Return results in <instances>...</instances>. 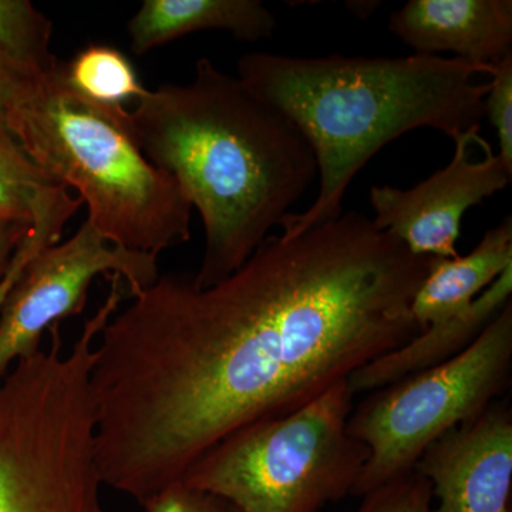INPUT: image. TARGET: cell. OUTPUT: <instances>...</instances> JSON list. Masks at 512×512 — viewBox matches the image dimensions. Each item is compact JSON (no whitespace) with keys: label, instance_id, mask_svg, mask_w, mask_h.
<instances>
[{"label":"cell","instance_id":"1","mask_svg":"<svg viewBox=\"0 0 512 512\" xmlns=\"http://www.w3.org/2000/svg\"><path fill=\"white\" fill-rule=\"evenodd\" d=\"M356 211L269 235L224 281L160 275L111 316L90 390L101 481L141 507L232 431L286 416L419 335L429 271Z\"/></svg>","mask_w":512,"mask_h":512},{"label":"cell","instance_id":"2","mask_svg":"<svg viewBox=\"0 0 512 512\" xmlns=\"http://www.w3.org/2000/svg\"><path fill=\"white\" fill-rule=\"evenodd\" d=\"M128 123L148 160L200 212L198 288L238 271L318 175L296 124L207 57L195 63L190 83L147 90Z\"/></svg>","mask_w":512,"mask_h":512},{"label":"cell","instance_id":"3","mask_svg":"<svg viewBox=\"0 0 512 512\" xmlns=\"http://www.w3.org/2000/svg\"><path fill=\"white\" fill-rule=\"evenodd\" d=\"M494 66L439 55L293 57L256 52L238 62L249 92L281 110L308 140L318 164L319 192L308 210L282 220L293 238L338 220L356 174L397 137L433 128L447 137L480 128Z\"/></svg>","mask_w":512,"mask_h":512},{"label":"cell","instance_id":"4","mask_svg":"<svg viewBox=\"0 0 512 512\" xmlns=\"http://www.w3.org/2000/svg\"><path fill=\"white\" fill-rule=\"evenodd\" d=\"M3 116L47 175L79 192L87 221L111 245L158 256L190 241L191 204L141 151L128 111L84 99L63 66L40 76Z\"/></svg>","mask_w":512,"mask_h":512},{"label":"cell","instance_id":"5","mask_svg":"<svg viewBox=\"0 0 512 512\" xmlns=\"http://www.w3.org/2000/svg\"><path fill=\"white\" fill-rule=\"evenodd\" d=\"M348 380L286 416L232 431L194 461L181 483L241 512H319L352 494L369 450L350 436Z\"/></svg>","mask_w":512,"mask_h":512},{"label":"cell","instance_id":"6","mask_svg":"<svg viewBox=\"0 0 512 512\" xmlns=\"http://www.w3.org/2000/svg\"><path fill=\"white\" fill-rule=\"evenodd\" d=\"M89 372L39 352L0 380V512H111L101 501Z\"/></svg>","mask_w":512,"mask_h":512},{"label":"cell","instance_id":"7","mask_svg":"<svg viewBox=\"0 0 512 512\" xmlns=\"http://www.w3.org/2000/svg\"><path fill=\"white\" fill-rule=\"evenodd\" d=\"M511 373L512 302L464 352L373 390L353 407L348 431L369 458L352 495L363 497L414 470L430 444L500 400Z\"/></svg>","mask_w":512,"mask_h":512},{"label":"cell","instance_id":"8","mask_svg":"<svg viewBox=\"0 0 512 512\" xmlns=\"http://www.w3.org/2000/svg\"><path fill=\"white\" fill-rule=\"evenodd\" d=\"M157 258L111 245L87 220L66 242L40 251L0 312V380L18 360L35 355L53 325L83 312L96 276L120 275L133 296L160 278Z\"/></svg>","mask_w":512,"mask_h":512},{"label":"cell","instance_id":"9","mask_svg":"<svg viewBox=\"0 0 512 512\" xmlns=\"http://www.w3.org/2000/svg\"><path fill=\"white\" fill-rule=\"evenodd\" d=\"M480 128L454 140L453 160L409 190L373 185L369 201L373 224L389 232L414 255L457 258L464 214L511 183L512 171L491 147L485 158L470 160L471 144L483 143Z\"/></svg>","mask_w":512,"mask_h":512},{"label":"cell","instance_id":"10","mask_svg":"<svg viewBox=\"0 0 512 512\" xmlns=\"http://www.w3.org/2000/svg\"><path fill=\"white\" fill-rule=\"evenodd\" d=\"M414 470L439 505L431 512H512V409L497 400L426 448Z\"/></svg>","mask_w":512,"mask_h":512},{"label":"cell","instance_id":"11","mask_svg":"<svg viewBox=\"0 0 512 512\" xmlns=\"http://www.w3.org/2000/svg\"><path fill=\"white\" fill-rule=\"evenodd\" d=\"M389 30L416 55L450 52L494 66L512 55V2L410 0L393 13Z\"/></svg>","mask_w":512,"mask_h":512},{"label":"cell","instance_id":"12","mask_svg":"<svg viewBox=\"0 0 512 512\" xmlns=\"http://www.w3.org/2000/svg\"><path fill=\"white\" fill-rule=\"evenodd\" d=\"M512 268L507 269L470 306L446 322L429 326L402 348L377 357L349 377L352 392L366 393L450 360L473 345L511 301Z\"/></svg>","mask_w":512,"mask_h":512},{"label":"cell","instance_id":"13","mask_svg":"<svg viewBox=\"0 0 512 512\" xmlns=\"http://www.w3.org/2000/svg\"><path fill=\"white\" fill-rule=\"evenodd\" d=\"M275 15L259 0H144L127 25L136 55L205 30H224L239 42L274 36Z\"/></svg>","mask_w":512,"mask_h":512},{"label":"cell","instance_id":"14","mask_svg":"<svg viewBox=\"0 0 512 512\" xmlns=\"http://www.w3.org/2000/svg\"><path fill=\"white\" fill-rule=\"evenodd\" d=\"M512 268V220L488 229L468 255L433 258L410 303L420 332L466 311L478 296Z\"/></svg>","mask_w":512,"mask_h":512},{"label":"cell","instance_id":"15","mask_svg":"<svg viewBox=\"0 0 512 512\" xmlns=\"http://www.w3.org/2000/svg\"><path fill=\"white\" fill-rule=\"evenodd\" d=\"M67 84L84 99L100 106L119 109L147 93L136 69L121 50L107 45H90L63 66Z\"/></svg>","mask_w":512,"mask_h":512},{"label":"cell","instance_id":"16","mask_svg":"<svg viewBox=\"0 0 512 512\" xmlns=\"http://www.w3.org/2000/svg\"><path fill=\"white\" fill-rule=\"evenodd\" d=\"M56 183L20 146L0 113V228L32 227L40 195Z\"/></svg>","mask_w":512,"mask_h":512},{"label":"cell","instance_id":"17","mask_svg":"<svg viewBox=\"0 0 512 512\" xmlns=\"http://www.w3.org/2000/svg\"><path fill=\"white\" fill-rule=\"evenodd\" d=\"M52 20L29 0H0V55L42 76L59 62L52 50Z\"/></svg>","mask_w":512,"mask_h":512},{"label":"cell","instance_id":"18","mask_svg":"<svg viewBox=\"0 0 512 512\" xmlns=\"http://www.w3.org/2000/svg\"><path fill=\"white\" fill-rule=\"evenodd\" d=\"M82 204L80 198L70 197L69 188L64 185H56L43 192L36 204L35 221L16 249L8 271L0 279V312L29 262L43 249L59 244L67 221L79 211Z\"/></svg>","mask_w":512,"mask_h":512},{"label":"cell","instance_id":"19","mask_svg":"<svg viewBox=\"0 0 512 512\" xmlns=\"http://www.w3.org/2000/svg\"><path fill=\"white\" fill-rule=\"evenodd\" d=\"M431 501L430 481L412 470L363 495L357 512H431Z\"/></svg>","mask_w":512,"mask_h":512},{"label":"cell","instance_id":"20","mask_svg":"<svg viewBox=\"0 0 512 512\" xmlns=\"http://www.w3.org/2000/svg\"><path fill=\"white\" fill-rule=\"evenodd\" d=\"M484 100V116L497 134L498 156L512 171V55L494 64Z\"/></svg>","mask_w":512,"mask_h":512},{"label":"cell","instance_id":"21","mask_svg":"<svg viewBox=\"0 0 512 512\" xmlns=\"http://www.w3.org/2000/svg\"><path fill=\"white\" fill-rule=\"evenodd\" d=\"M146 512H241L225 498L188 487L183 483L174 484L154 500L144 505Z\"/></svg>","mask_w":512,"mask_h":512},{"label":"cell","instance_id":"22","mask_svg":"<svg viewBox=\"0 0 512 512\" xmlns=\"http://www.w3.org/2000/svg\"><path fill=\"white\" fill-rule=\"evenodd\" d=\"M39 77L0 55V113H5L26 96Z\"/></svg>","mask_w":512,"mask_h":512},{"label":"cell","instance_id":"23","mask_svg":"<svg viewBox=\"0 0 512 512\" xmlns=\"http://www.w3.org/2000/svg\"><path fill=\"white\" fill-rule=\"evenodd\" d=\"M29 229L30 227L0 228V279L8 271L13 255H15L22 239L28 234Z\"/></svg>","mask_w":512,"mask_h":512}]
</instances>
